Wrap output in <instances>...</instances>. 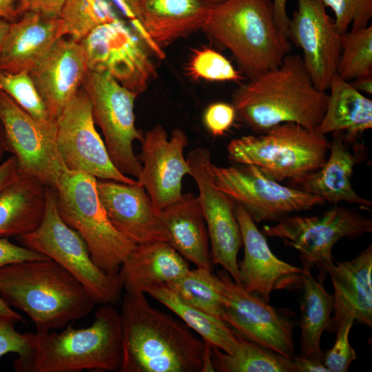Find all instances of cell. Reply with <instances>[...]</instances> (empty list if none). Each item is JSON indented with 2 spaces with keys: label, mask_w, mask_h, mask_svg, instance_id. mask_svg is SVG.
I'll use <instances>...</instances> for the list:
<instances>
[{
  "label": "cell",
  "mask_w": 372,
  "mask_h": 372,
  "mask_svg": "<svg viewBox=\"0 0 372 372\" xmlns=\"http://www.w3.org/2000/svg\"><path fill=\"white\" fill-rule=\"evenodd\" d=\"M8 152L7 143L2 123L0 120V164L3 161V158Z\"/></svg>",
  "instance_id": "obj_51"
},
{
  "label": "cell",
  "mask_w": 372,
  "mask_h": 372,
  "mask_svg": "<svg viewBox=\"0 0 372 372\" xmlns=\"http://www.w3.org/2000/svg\"><path fill=\"white\" fill-rule=\"evenodd\" d=\"M121 360L120 313L112 304H101L88 327L68 324L60 333L36 331L29 353L13 366L17 372H119Z\"/></svg>",
  "instance_id": "obj_4"
},
{
  "label": "cell",
  "mask_w": 372,
  "mask_h": 372,
  "mask_svg": "<svg viewBox=\"0 0 372 372\" xmlns=\"http://www.w3.org/2000/svg\"><path fill=\"white\" fill-rule=\"evenodd\" d=\"M16 238L22 246L63 266L83 285L95 304L115 305L121 301L124 289L119 273H107L94 264L84 240L61 218L54 189L48 188L40 225Z\"/></svg>",
  "instance_id": "obj_8"
},
{
  "label": "cell",
  "mask_w": 372,
  "mask_h": 372,
  "mask_svg": "<svg viewBox=\"0 0 372 372\" xmlns=\"http://www.w3.org/2000/svg\"><path fill=\"white\" fill-rule=\"evenodd\" d=\"M88 70L104 73L139 95L156 77L152 52L145 41L119 18L93 29L81 41Z\"/></svg>",
  "instance_id": "obj_10"
},
{
  "label": "cell",
  "mask_w": 372,
  "mask_h": 372,
  "mask_svg": "<svg viewBox=\"0 0 372 372\" xmlns=\"http://www.w3.org/2000/svg\"><path fill=\"white\" fill-rule=\"evenodd\" d=\"M372 245L353 259L327 268L334 289L333 316L327 328L336 332L347 318L372 327Z\"/></svg>",
  "instance_id": "obj_23"
},
{
  "label": "cell",
  "mask_w": 372,
  "mask_h": 372,
  "mask_svg": "<svg viewBox=\"0 0 372 372\" xmlns=\"http://www.w3.org/2000/svg\"><path fill=\"white\" fill-rule=\"evenodd\" d=\"M48 188L34 177L19 173L0 192V237H18L40 225Z\"/></svg>",
  "instance_id": "obj_28"
},
{
  "label": "cell",
  "mask_w": 372,
  "mask_h": 372,
  "mask_svg": "<svg viewBox=\"0 0 372 372\" xmlns=\"http://www.w3.org/2000/svg\"><path fill=\"white\" fill-rule=\"evenodd\" d=\"M235 215L244 246V258L238 264L240 286L267 302L274 290L301 288L302 267L277 258L249 214L237 203Z\"/></svg>",
  "instance_id": "obj_20"
},
{
  "label": "cell",
  "mask_w": 372,
  "mask_h": 372,
  "mask_svg": "<svg viewBox=\"0 0 372 372\" xmlns=\"http://www.w3.org/2000/svg\"><path fill=\"white\" fill-rule=\"evenodd\" d=\"M323 118L315 131L319 134L342 133L355 139L372 127V101L337 74L332 77Z\"/></svg>",
  "instance_id": "obj_29"
},
{
  "label": "cell",
  "mask_w": 372,
  "mask_h": 372,
  "mask_svg": "<svg viewBox=\"0 0 372 372\" xmlns=\"http://www.w3.org/2000/svg\"><path fill=\"white\" fill-rule=\"evenodd\" d=\"M217 275L225 285L221 318L243 338L292 359L293 323L262 298L237 285L225 269Z\"/></svg>",
  "instance_id": "obj_16"
},
{
  "label": "cell",
  "mask_w": 372,
  "mask_h": 372,
  "mask_svg": "<svg viewBox=\"0 0 372 372\" xmlns=\"http://www.w3.org/2000/svg\"><path fill=\"white\" fill-rule=\"evenodd\" d=\"M138 159L143 163L137 180L145 188L157 210L176 201L182 195V180L189 174V166L183 151L188 143L185 132L174 129L168 136L165 128L156 125L141 141Z\"/></svg>",
  "instance_id": "obj_19"
},
{
  "label": "cell",
  "mask_w": 372,
  "mask_h": 372,
  "mask_svg": "<svg viewBox=\"0 0 372 372\" xmlns=\"http://www.w3.org/2000/svg\"><path fill=\"white\" fill-rule=\"evenodd\" d=\"M56 145L68 169L98 179L140 183L120 172L113 164L95 128L90 98L81 87L56 118Z\"/></svg>",
  "instance_id": "obj_13"
},
{
  "label": "cell",
  "mask_w": 372,
  "mask_h": 372,
  "mask_svg": "<svg viewBox=\"0 0 372 372\" xmlns=\"http://www.w3.org/2000/svg\"><path fill=\"white\" fill-rule=\"evenodd\" d=\"M330 142L324 135L295 123L276 125L257 136L231 140L228 159L234 164L253 165L272 179L297 180L325 163Z\"/></svg>",
  "instance_id": "obj_6"
},
{
  "label": "cell",
  "mask_w": 372,
  "mask_h": 372,
  "mask_svg": "<svg viewBox=\"0 0 372 372\" xmlns=\"http://www.w3.org/2000/svg\"><path fill=\"white\" fill-rule=\"evenodd\" d=\"M64 36L59 18L24 13L10 24L0 58V70L8 73L30 72Z\"/></svg>",
  "instance_id": "obj_25"
},
{
  "label": "cell",
  "mask_w": 372,
  "mask_h": 372,
  "mask_svg": "<svg viewBox=\"0 0 372 372\" xmlns=\"http://www.w3.org/2000/svg\"><path fill=\"white\" fill-rule=\"evenodd\" d=\"M167 285L192 306L222 317L225 307V285L212 270L198 267L189 269L181 277Z\"/></svg>",
  "instance_id": "obj_33"
},
{
  "label": "cell",
  "mask_w": 372,
  "mask_h": 372,
  "mask_svg": "<svg viewBox=\"0 0 372 372\" xmlns=\"http://www.w3.org/2000/svg\"><path fill=\"white\" fill-rule=\"evenodd\" d=\"M189 174L199 191V199L206 223L211 257L234 281L240 285L237 256L242 245L235 215V202L214 183L210 172L211 154L205 147H196L187 156Z\"/></svg>",
  "instance_id": "obj_15"
},
{
  "label": "cell",
  "mask_w": 372,
  "mask_h": 372,
  "mask_svg": "<svg viewBox=\"0 0 372 372\" xmlns=\"http://www.w3.org/2000/svg\"><path fill=\"white\" fill-rule=\"evenodd\" d=\"M264 236L280 238L299 253L302 268L316 267L323 284L333 263L332 249L340 239H355L372 232V219L344 207H334L312 216H287L272 226L265 225Z\"/></svg>",
  "instance_id": "obj_9"
},
{
  "label": "cell",
  "mask_w": 372,
  "mask_h": 372,
  "mask_svg": "<svg viewBox=\"0 0 372 372\" xmlns=\"http://www.w3.org/2000/svg\"><path fill=\"white\" fill-rule=\"evenodd\" d=\"M341 53L336 74L350 81L372 75V25L341 35Z\"/></svg>",
  "instance_id": "obj_35"
},
{
  "label": "cell",
  "mask_w": 372,
  "mask_h": 372,
  "mask_svg": "<svg viewBox=\"0 0 372 372\" xmlns=\"http://www.w3.org/2000/svg\"><path fill=\"white\" fill-rule=\"evenodd\" d=\"M354 320H345L339 327L337 338L333 347L324 353L323 364L331 372H347L351 364L357 358L354 349L349 341L350 330Z\"/></svg>",
  "instance_id": "obj_39"
},
{
  "label": "cell",
  "mask_w": 372,
  "mask_h": 372,
  "mask_svg": "<svg viewBox=\"0 0 372 372\" xmlns=\"http://www.w3.org/2000/svg\"><path fill=\"white\" fill-rule=\"evenodd\" d=\"M81 87L90 98L94 122L102 130L113 164L124 175L138 180L142 164L132 146L143 137L135 126L134 106L138 95L107 74L90 70Z\"/></svg>",
  "instance_id": "obj_11"
},
{
  "label": "cell",
  "mask_w": 372,
  "mask_h": 372,
  "mask_svg": "<svg viewBox=\"0 0 372 372\" xmlns=\"http://www.w3.org/2000/svg\"><path fill=\"white\" fill-rule=\"evenodd\" d=\"M202 30L232 53L249 79L278 67L292 47L276 23L272 0L215 2Z\"/></svg>",
  "instance_id": "obj_5"
},
{
  "label": "cell",
  "mask_w": 372,
  "mask_h": 372,
  "mask_svg": "<svg viewBox=\"0 0 372 372\" xmlns=\"http://www.w3.org/2000/svg\"><path fill=\"white\" fill-rule=\"evenodd\" d=\"M0 91L10 96L43 127L56 132V121L50 114L30 72L8 73L0 70Z\"/></svg>",
  "instance_id": "obj_36"
},
{
  "label": "cell",
  "mask_w": 372,
  "mask_h": 372,
  "mask_svg": "<svg viewBox=\"0 0 372 372\" xmlns=\"http://www.w3.org/2000/svg\"><path fill=\"white\" fill-rule=\"evenodd\" d=\"M19 166L17 158L13 156L0 164V192L19 175Z\"/></svg>",
  "instance_id": "obj_44"
},
{
  "label": "cell",
  "mask_w": 372,
  "mask_h": 372,
  "mask_svg": "<svg viewBox=\"0 0 372 372\" xmlns=\"http://www.w3.org/2000/svg\"><path fill=\"white\" fill-rule=\"evenodd\" d=\"M65 0H18L19 17L26 12H36L49 18H59Z\"/></svg>",
  "instance_id": "obj_43"
},
{
  "label": "cell",
  "mask_w": 372,
  "mask_h": 372,
  "mask_svg": "<svg viewBox=\"0 0 372 372\" xmlns=\"http://www.w3.org/2000/svg\"><path fill=\"white\" fill-rule=\"evenodd\" d=\"M0 298L25 313L37 331L63 328L86 316L95 304L83 285L50 258L0 269Z\"/></svg>",
  "instance_id": "obj_3"
},
{
  "label": "cell",
  "mask_w": 372,
  "mask_h": 372,
  "mask_svg": "<svg viewBox=\"0 0 372 372\" xmlns=\"http://www.w3.org/2000/svg\"><path fill=\"white\" fill-rule=\"evenodd\" d=\"M272 1L276 23L280 30L288 37L290 18L287 11V0H272Z\"/></svg>",
  "instance_id": "obj_46"
},
{
  "label": "cell",
  "mask_w": 372,
  "mask_h": 372,
  "mask_svg": "<svg viewBox=\"0 0 372 372\" xmlns=\"http://www.w3.org/2000/svg\"><path fill=\"white\" fill-rule=\"evenodd\" d=\"M155 54L176 40L202 30L214 0H114Z\"/></svg>",
  "instance_id": "obj_17"
},
{
  "label": "cell",
  "mask_w": 372,
  "mask_h": 372,
  "mask_svg": "<svg viewBox=\"0 0 372 372\" xmlns=\"http://www.w3.org/2000/svg\"><path fill=\"white\" fill-rule=\"evenodd\" d=\"M215 2H218V1H223V0H214Z\"/></svg>",
  "instance_id": "obj_52"
},
{
  "label": "cell",
  "mask_w": 372,
  "mask_h": 372,
  "mask_svg": "<svg viewBox=\"0 0 372 372\" xmlns=\"http://www.w3.org/2000/svg\"><path fill=\"white\" fill-rule=\"evenodd\" d=\"M329 95L318 90L302 56L288 54L277 68L238 87L232 95L236 116L261 134L284 123H295L315 132Z\"/></svg>",
  "instance_id": "obj_2"
},
{
  "label": "cell",
  "mask_w": 372,
  "mask_h": 372,
  "mask_svg": "<svg viewBox=\"0 0 372 372\" xmlns=\"http://www.w3.org/2000/svg\"><path fill=\"white\" fill-rule=\"evenodd\" d=\"M21 322L19 318L0 313V358L15 353L17 360L25 358L31 349L33 333H20L15 329V324Z\"/></svg>",
  "instance_id": "obj_40"
},
{
  "label": "cell",
  "mask_w": 372,
  "mask_h": 372,
  "mask_svg": "<svg viewBox=\"0 0 372 372\" xmlns=\"http://www.w3.org/2000/svg\"><path fill=\"white\" fill-rule=\"evenodd\" d=\"M334 13V23L342 35L349 30L367 27L372 17V0H322Z\"/></svg>",
  "instance_id": "obj_38"
},
{
  "label": "cell",
  "mask_w": 372,
  "mask_h": 372,
  "mask_svg": "<svg viewBox=\"0 0 372 372\" xmlns=\"http://www.w3.org/2000/svg\"><path fill=\"white\" fill-rule=\"evenodd\" d=\"M209 169L214 185L242 206L255 223L278 222L325 203L318 196L280 185L253 165L222 167L211 162Z\"/></svg>",
  "instance_id": "obj_12"
},
{
  "label": "cell",
  "mask_w": 372,
  "mask_h": 372,
  "mask_svg": "<svg viewBox=\"0 0 372 372\" xmlns=\"http://www.w3.org/2000/svg\"><path fill=\"white\" fill-rule=\"evenodd\" d=\"M236 113L233 105L223 102L211 104L204 114L207 130L215 136H221L232 125Z\"/></svg>",
  "instance_id": "obj_41"
},
{
  "label": "cell",
  "mask_w": 372,
  "mask_h": 372,
  "mask_svg": "<svg viewBox=\"0 0 372 372\" xmlns=\"http://www.w3.org/2000/svg\"><path fill=\"white\" fill-rule=\"evenodd\" d=\"M0 120L8 152L17 160L19 173L32 176L55 189L68 170L56 142V132L48 130L0 91Z\"/></svg>",
  "instance_id": "obj_14"
},
{
  "label": "cell",
  "mask_w": 372,
  "mask_h": 372,
  "mask_svg": "<svg viewBox=\"0 0 372 372\" xmlns=\"http://www.w3.org/2000/svg\"><path fill=\"white\" fill-rule=\"evenodd\" d=\"M237 335L240 344L233 354L211 347V362L215 371L296 372L292 359Z\"/></svg>",
  "instance_id": "obj_32"
},
{
  "label": "cell",
  "mask_w": 372,
  "mask_h": 372,
  "mask_svg": "<svg viewBox=\"0 0 372 372\" xmlns=\"http://www.w3.org/2000/svg\"><path fill=\"white\" fill-rule=\"evenodd\" d=\"M187 71L196 79L234 82L243 79L240 72L236 70L225 56L209 48H203L193 53Z\"/></svg>",
  "instance_id": "obj_37"
},
{
  "label": "cell",
  "mask_w": 372,
  "mask_h": 372,
  "mask_svg": "<svg viewBox=\"0 0 372 372\" xmlns=\"http://www.w3.org/2000/svg\"><path fill=\"white\" fill-rule=\"evenodd\" d=\"M351 85L358 92L371 95L372 94V75L357 78L351 83Z\"/></svg>",
  "instance_id": "obj_48"
},
{
  "label": "cell",
  "mask_w": 372,
  "mask_h": 372,
  "mask_svg": "<svg viewBox=\"0 0 372 372\" xmlns=\"http://www.w3.org/2000/svg\"><path fill=\"white\" fill-rule=\"evenodd\" d=\"M0 313L15 317L17 318H19L21 322H25L23 318L21 315H19L17 312L12 310L11 307L9 305H8L1 298H0Z\"/></svg>",
  "instance_id": "obj_50"
},
{
  "label": "cell",
  "mask_w": 372,
  "mask_h": 372,
  "mask_svg": "<svg viewBox=\"0 0 372 372\" xmlns=\"http://www.w3.org/2000/svg\"><path fill=\"white\" fill-rule=\"evenodd\" d=\"M298 8L289 20L288 37L302 51V59L315 87L329 88L341 53V34L322 0H296Z\"/></svg>",
  "instance_id": "obj_18"
},
{
  "label": "cell",
  "mask_w": 372,
  "mask_h": 372,
  "mask_svg": "<svg viewBox=\"0 0 372 372\" xmlns=\"http://www.w3.org/2000/svg\"><path fill=\"white\" fill-rule=\"evenodd\" d=\"M147 293L177 315L211 347L229 354L238 349L240 344L238 335L221 318L189 304L167 284L156 285Z\"/></svg>",
  "instance_id": "obj_31"
},
{
  "label": "cell",
  "mask_w": 372,
  "mask_h": 372,
  "mask_svg": "<svg viewBox=\"0 0 372 372\" xmlns=\"http://www.w3.org/2000/svg\"><path fill=\"white\" fill-rule=\"evenodd\" d=\"M355 141L342 133H333L324 165L302 178L289 181V186L318 196L325 202L345 201L369 210L371 201L358 195L351 182L360 153L359 148L351 147Z\"/></svg>",
  "instance_id": "obj_24"
},
{
  "label": "cell",
  "mask_w": 372,
  "mask_h": 372,
  "mask_svg": "<svg viewBox=\"0 0 372 372\" xmlns=\"http://www.w3.org/2000/svg\"><path fill=\"white\" fill-rule=\"evenodd\" d=\"M87 71V56L81 42L61 37L30 72L54 120L79 90Z\"/></svg>",
  "instance_id": "obj_22"
},
{
  "label": "cell",
  "mask_w": 372,
  "mask_h": 372,
  "mask_svg": "<svg viewBox=\"0 0 372 372\" xmlns=\"http://www.w3.org/2000/svg\"><path fill=\"white\" fill-rule=\"evenodd\" d=\"M189 269L188 262L167 242L136 245L121 265L118 273L125 293H145L167 284Z\"/></svg>",
  "instance_id": "obj_27"
},
{
  "label": "cell",
  "mask_w": 372,
  "mask_h": 372,
  "mask_svg": "<svg viewBox=\"0 0 372 372\" xmlns=\"http://www.w3.org/2000/svg\"><path fill=\"white\" fill-rule=\"evenodd\" d=\"M17 2L18 0H0V19L10 23L17 21L19 18Z\"/></svg>",
  "instance_id": "obj_47"
},
{
  "label": "cell",
  "mask_w": 372,
  "mask_h": 372,
  "mask_svg": "<svg viewBox=\"0 0 372 372\" xmlns=\"http://www.w3.org/2000/svg\"><path fill=\"white\" fill-rule=\"evenodd\" d=\"M96 181L91 175L68 169L54 189L57 209L62 220L84 240L94 264L107 273H116L136 245L110 222Z\"/></svg>",
  "instance_id": "obj_7"
},
{
  "label": "cell",
  "mask_w": 372,
  "mask_h": 372,
  "mask_svg": "<svg viewBox=\"0 0 372 372\" xmlns=\"http://www.w3.org/2000/svg\"><path fill=\"white\" fill-rule=\"evenodd\" d=\"M296 372H331L322 361L294 355L292 358Z\"/></svg>",
  "instance_id": "obj_45"
},
{
  "label": "cell",
  "mask_w": 372,
  "mask_h": 372,
  "mask_svg": "<svg viewBox=\"0 0 372 372\" xmlns=\"http://www.w3.org/2000/svg\"><path fill=\"white\" fill-rule=\"evenodd\" d=\"M10 24L11 23L8 21L0 19V58L10 30Z\"/></svg>",
  "instance_id": "obj_49"
},
{
  "label": "cell",
  "mask_w": 372,
  "mask_h": 372,
  "mask_svg": "<svg viewBox=\"0 0 372 372\" xmlns=\"http://www.w3.org/2000/svg\"><path fill=\"white\" fill-rule=\"evenodd\" d=\"M46 258L48 257L11 242L8 238L0 237V269L12 263Z\"/></svg>",
  "instance_id": "obj_42"
},
{
  "label": "cell",
  "mask_w": 372,
  "mask_h": 372,
  "mask_svg": "<svg viewBox=\"0 0 372 372\" xmlns=\"http://www.w3.org/2000/svg\"><path fill=\"white\" fill-rule=\"evenodd\" d=\"M302 269L299 324L301 329L300 356L323 362L320 339L330 323L334 308L333 295L329 293L323 284L313 278L311 270Z\"/></svg>",
  "instance_id": "obj_30"
},
{
  "label": "cell",
  "mask_w": 372,
  "mask_h": 372,
  "mask_svg": "<svg viewBox=\"0 0 372 372\" xmlns=\"http://www.w3.org/2000/svg\"><path fill=\"white\" fill-rule=\"evenodd\" d=\"M101 203L112 226L136 245L167 242V236L144 187L97 179Z\"/></svg>",
  "instance_id": "obj_21"
},
{
  "label": "cell",
  "mask_w": 372,
  "mask_h": 372,
  "mask_svg": "<svg viewBox=\"0 0 372 372\" xmlns=\"http://www.w3.org/2000/svg\"><path fill=\"white\" fill-rule=\"evenodd\" d=\"M158 213L167 242L196 267L213 270L209 238L199 197L182 194L176 201Z\"/></svg>",
  "instance_id": "obj_26"
},
{
  "label": "cell",
  "mask_w": 372,
  "mask_h": 372,
  "mask_svg": "<svg viewBox=\"0 0 372 372\" xmlns=\"http://www.w3.org/2000/svg\"><path fill=\"white\" fill-rule=\"evenodd\" d=\"M119 372H203L211 345L183 322L152 307L143 293L121 300Z\"/></svg>",
  "instance_id": "obj_1"
},
{
  "label": "cell",
  "mask_w": 372,
  "mask_h": 372,
  "mask_svg": "<svg viewBox=\"0 0 372 372\" xmlns=\"http://www.w3.org/2000/svg\"><path fill=\"white\" fill-rule=\"evenodd\" d=\"M59 19L65 36L81 41L98 25L118 17L108 0H65Z\"/></svg>",
  "instance_id": "obj_34"
}]
</instances>
